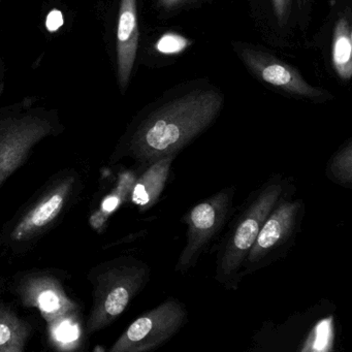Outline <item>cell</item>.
Here are the masks:
<instances>
[{"instance_id": "1", "label": "cell", "mask_w": 352, "mask_h": 352, "mask_svg": "<svg viewBox=\"0 0 352 352\" xmlns=\"http://www.w3.org/2000/svg\"><path fill=\"white\" fill-rule=\"evenodd\" d=\"M223 102L221 92L209 89L166 102L127 129L109 162L129 160L145 168L166 156L178 155L214 122Z\"/></svg>"}, {"instance_id": "2", "label": "cell", "mask_w": 352, "mask_h": 352, "mask_svg": "<svg viewBox=\"0 0 352 352\" xmlns=\"http://www.w3.org/2000/svg\"><path fill=\"white\" fill-rule=\"evenodd\" d=\"M84 188L75 168L55 173L0 226V259L12 261L32 252L77 205Z\"/></svg>"}, {"instance_id": "3", "label": "cell", "mask_w": 352, "mask_h": 352, "mask_svg": "<svg viewBox=\"0 0 352 352\" xmlns=\"http://www.w3.org/2000/svg\"><path fill=\"white\" fill-rule=\"evenodd\" d=\"M65 129L59 111L41 106L34 96L0 108V188L26 164L38 144L58 137Z\"/></svg>"}, {"instance_id": "4", "label": "cell", "mask_w": 352, "mask_h": 352, "mask_svg": "<svg viewBox=\"0 0 352 352\" xmlns=\"http://www.w3.org/2000/svg\"><path fill=\"white\" fill-rule=\"evenodd\" d=\"M147 263L133 256H119L90 269L91 308L84 324L87 337L110 327L149 281Z\"/></svg>"}, {"instance_id": "5", "label": "cell", "mask_w": 352, "mask_h": 352, "mask_svg": "<svg viewBox=\"0 0 352 352\" xmlns=\"http://www.w3.org/2000/svg\"><path fill=\"white\" fill-rule=\"evenodd\" d=\"M286 193L280 177L270 179L249 197L220 244L216 258V280L228 288L240 282L243 263L272 210Z\"/></svg>"}, {"instance_id": "6", "label": "cell", "mask_w": 352, "mask_h": 352, "mask_svg": "<svg viewBox=\"0 0 352 352\" xmlns=\"http://www.w3.org/2000/svg\"><path fill=\"white\" fill-rule=\"evenodd\" d=\"M65 280L63 272L32 269L16 273L7 287L22 306L40 312L51 329L81 315V306L67 292Z\"/></svg>"}, {"instance_id": "7", "label": "cell", "mask_w": 352, "mask_h": 352, "mask_svg": "<svg viewBox=\"0 0 352 352\" xmlns=\"http://www.w3.org/2000/svg\"><path fill=\"white\" fill-rule=\"evenodd\" d=\"M304 207L300 199H290L286 193L281 197L265 219L243 263L242 277L267 267L287 252L300 230Z\"/></svg>"}, {"instance_id": "8", "label": "cell", "mask_w": 352, "mask_h": 352, "mask_svg": "<svg viewBox=\"0 0 352 352\" xmlns=\"http://www.w3.org/2000/svg\"><path fill=\"white\" fill-rule=\"evenodd\" d=\"M234 191V187H226L191 208L184 216L187 241L177 263V272L185 273L195 267L210 243L221 232L232 213Z\"/></svg>"}, {"instance_id": "9", "label": "cell", "mask_w": 352, "mask_h": 352, "mask_svg": "<svg viewBox=\"0 0 352 352\" xmlns=\"http://www.w3.org/2000/svg\"><path fill=\"white\" fill-rule=\"evenodd\" d=\"M187 311L176 298H168L138 317L116 340L111 352H149L170 341L185 324Z\"/></svg>"}, {"instance_id": "10", "label": "cell", "mask_w": 352, "mask_h": 352, "mask_svg": "<svg viewBox=\"0 0 352 352\" xmlns=\"http://www.w3.org/2000/svg\"><path fill=\"white\" fill-rule=\"evenodd\" d=\"M239 53L248 69L270 85L302 98L319 100L327 96L325 91L317 89L305 81L298 69L273 55L248 47H243Z\"/></svg>"}, {"instance_id": "11", "label": "cell", "mask_w": 352, "mask_h": 352, "mask_svg": "<svg viewBox=\"0 0 352 352\" xmlns=\"http://www.w3.org/2000/svg\"><path fill=\"white\" fill-rule=\"evenodd\" d=\"M140 30L138 0H120L117 23V79L122 92L126 90L137 59Z\"/></svg>"}, {"instance_id": "12", "label": "cell", "mask_w": 352, "mask_h": 352, "mask_svg": "<svg viewBox=\"0 0 352 352\" xmlns=\"http://www.w3.org/2000/svg\"><path fill=\"white\" fill-rule=\"evenodd\" d=\"M176 156H166L148 166L133 187V201L142 210L155 205L170 176V166Z\"/></svg>"}, {"instance_id": "13", "label": "cell", "mask_w": 352, "mask_h": 352, "mask_svg": "<svg viewBox=\"0 0 352 352\" xmlns=\"http://www.w3.org/2000/svg\"><path fill=\"white\" fill-rule=\"evenodd\" d=\"M32 333V323L0 298V352L25 351Z\"/></svg>"}, {"instance_id": "14", "label": "cell", "mask_w": 352, "mask_h": 352, "mask_svg": "<svg viewBox=\"0 0 352 352\" xmlns=\"http://www.w3.org/2000/svg\"><path fill=\"white\" fill-rule=\"evenodd\" d=\"M331 61L340 79L348 81L352 76V32L349 18L344 15L333 30Z\"/></svg>"}, {"instance_id": "15", "label": "cell", "mask_w": 352, "mask_h": 352, "mask_svg": "<svg viewBox=\"0 0 352 352\" xmlns=\"http://www.w3.org/2000/svg\"><path fill=\"white\" fill-rule=\"evenodd\" d=\"M327 175L329 180L343 187L350 188L352 185V142L342 146L329 162Z\"/></svg>"}, {"instance_id": "16", "label": "cell", "mask_w": 352, "mask_h": 352, "mask_svg": "<svg viewBox=\"0 0 352 352\" xmlns=\"http://www.w3.org/2000/svg\"><path fill=\"white\" fill-rule=\"evenodd\" d=\"M187 38L175 34H166L160 38L156 49L162 54H178L190 45Z\"/></svg>"}, {"instance_id": "17", "label": "cell", "mask_w": 352, "mask_h": 352, "mask_svg": "<svg viewBox=\"0 0 352 352\" xmlns=\"http://www.w3.org/2000/svg\"><path fill=\"white\" fill-rule=\"evenodd\" d=\"M272 5H273L274 12H275L278 22L282 26L287 24L292 0H272Z\"/></svg>"}, {"instance_id": "18", "label": "cell", "mask_w": 352, "mask_h": 352, "mask_svg": "<svg viewBox=\"0 0 352 352\" xmlns=\"http://www.w3.org/2000/svg\"><path fill=\"white\" fill-rule=\"evenodd\" d=\"M6 75H7V67L5 61L0 55V96H3L6 88Z\"/></svg>"}, {"instance_id": "19", "label": "cell", "mask_w": 352, "mask_h": 352, "mask_svg": "<svg viewBox=\"0 0 352 352\" xmlns=\"http://www.w3.org/2000/svg\"><path fill=\"white\" fill-rule=\"evenodd\" d=\"M179 1H180V0H160L158 3H160V7L168 9V8H172L174 7V6L178 5Z\"/></svg>"}, {"instance_id": "20", "label": "cell", "mask_w": 352, "mask_h": 352, "mask_svg": "<svg viewBox=\"0 0 352 352\" xmlns=\"http://www.w3.org/2000/svg\"><path fill=\"white\" fill-rule=\"evenodd\" d=\"M311 1L312 0H296V3H298V10H300V14L304 13L306 11L307 8L310 5Z\"/></svg>"}, {"instance_id": "21", "label": "cell", "mask_w": 352, "mask_h": 352, "mask_svg": "<svg viewBox=\"0 0 352 352\" xmlns=\"http://www.w3.org/2000/svg\"><path fill=\"white\" fill-rule=\"evenodd\" d=\"M6 288H7V280L3 277H0V298H3Z\"/></svg>"}]
</instances>
